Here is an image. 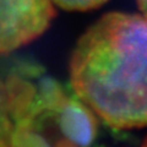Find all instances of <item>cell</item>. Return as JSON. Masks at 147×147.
Wrapping results in <instances>:
<instances>
[{"label":"cell","instance_id":"obj_3","mask_svg":"<svg viewBox=\"0 0 147 147\" xmlns=\"http://www.w3.org/2000/svg\"><path fill=\"white\" fill-rule=\"evenodd\" d=\"M54 17L52 0H0V53L39 37Z\"/></svg>","mask_w":147,"mask_h":147},{"label":"cell","instance_id":"obj_4","mask_svg":"<svg viewBox=\"0 0 147 147\" xmlns=\"http://www.w3.org/2000/svg\"><path fill=\"white\" fill-rule=\"evenodd\" d=\"M11 118L5 81L0 80V147H10Z\"/></svg>","mask_w":147,"mask_h":147},{"label":"cell","instance_id":"obj_6","mask_svg":"<svg viewBox=\"0 0 147 147\" xmlns=\"http://www.w3.org/2000/svg\"><path fill=\"white\" fill-rule=\"evenodd\" d=\"M137 4H139L141 11L144 13L142 16H145L147 18V0H137Z\"/></svg>","mask_w":147,"mask_h":147},{"label":"cell","instance_id":"obj_5","mask_svg":"<svg viewBox=\"0 0 147 147\" xmlns=\"http://www.w3.org/2000/svg\"><path fill=\"white\" fill-rule=\"evenodd\" d=\"M107 0H52L55 6L69 11H85L98 7Z\"/></svg>","mask_w":147,"mask_h":147},{"label":"cell","instance_id":"obj_7","mask_svg":"<svg viewBox=\"0 0 147 147\" xmlns=\"http://www.w3.org/2000/svg\"><path fill=\"white\" fill-rule=\"evenodd\" d=\"M140 147H147V139H146V140L144 141V144H142V145H141Z\"/></svg>","mask_w":147,"mask_h":147},{"label":"cell","instance_id":"obj_2","mask_svg":"<svg viewBox=\"0 0 147 147\" xmlns=\"http://www.w3.org/2000/svg\"><path fill=\"white\" fill-rule=\"evenodd\" d=\"M5 85L10 147H96L99 119L71 87L28 69L11 74Z\"/></svg>","mask_w":147,"mask_h":147},{"label":"cell","instance_id":"obj_1","mask_svg":"<svg viewBox=\"0 0 147 147\" xmlns=\"http://www.w3.org/2000/svg\"><path fill=\"white\" fill-rule=\"evenodd\" d=\"M70 87L100 121L114 129L147 126V18L109 12L77 40Z\"/></svg>","mask_w":147,"mask_h":147}]
</instances>
